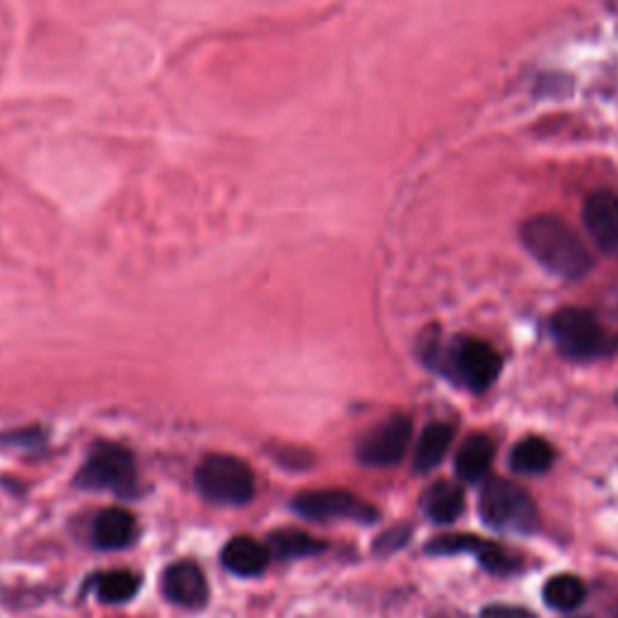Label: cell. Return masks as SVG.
Instances as JSON below:
<instances>
[{
    "label": "cell",
    "mask_w": 618,
    "mask_h": 618,
    "mask_svg": "<svg viewBox=\"0 0 618 618\" xmlns=\"http://www.w3.org/2000/svg\"><path fill=\"white\" fill-rule=\"evenodd\" d=\"M524 250L546 271L566 280H580L590 274L592 256L580 234L556 216H534L520 228Z\"/></svg>",
    "instance_id": "cell-1"
},
{
    "label": "cell",
    "mask_w": 618,
    "mask_h": 618,
    "mask_svg": "<svg viewBox=\"0 0 618 618\" xmlns=\"http://www.w3.org/2000/svg\"><path fill=\"white\" fill-rule=\"evenodd\" d=\"M550 336L568 361L590 363L616 353L618 336L611 334L592 312L566 307L550 319Z\"/></svg>",
    "instance_id": "cell-2"
},
{
    "label": "cell",
    "mask_w": 618,
    "mask_h": 618,
    "mask_svg": "<svg viewBox=\"0 0 618 618\" xmlns=\"http://www.w3.org/2000/svg\"><path fill=\"white\" fill-rule=\"evenodd\" d=\"M478 514L496 532L530 534L538 526L534 498L520 483H512L508 478H488L483 483Z\"/></svg>",
    "instance_id": "cell-3"
},
{
    "label": "cell",
    "mask_w": 618,
    "mask_h": 618,
    "mask_svg": "<svg viewBox=\"0 0 618 618\" xmlns=\"http://www.w3.org/2000/svg\"><path fill=\"white\" fill-rule=\"evenodd\" d=\"M437 369L455 379L457 385L466 387L469 391H486L493 381L500 377L502 369V358L490 343L481 339H471V336H462L440 358L431 361Z\"/></svg>",
    "instance_id": "cell-4"
},
{
    "label": "cell",
    "mask_w": 618,
    "mask_h": 618,
    "mask_svg": "<svg viewBox=\"0 0 618 618\" xmlns=\"http://www.w3.org/2000/svg\"><path fill=\"white\" fill-rule=\"evenodd\" d=\"M194 483L201 496L210 502L240 508L256 493V478L252 466L240 457L210 455L198 464Z\"/></svg>",
    "instance_id": "cell-5"
},
{
    "label": "cell",
    "mask_w": 618,
    "mask_h": 618,
    "mask_svg": "<svg viewBox=\"0 0 618 618\" xmlns=\"http://www.w3.org/2000/svg\"><path fill=\"white\" fill-rule=\"evenodd\" d=\"M136 459L126 447L99 443L87 455L85 464L75 476V486L85 490H107L123 496L136 486Z\"/></svg>",
    "instance_id": "cell-6"
},
{
    "label": "cell",
    "mask_w": 618,
    "mask_h": 618,
    "mask_svg": "<svg viewBox=\"0 0 618 618\" xmlns=\"http://www.w3.org/2000/svg\"><path fill=\"white\" fill-rule=\"evenodd\" d=\"M290 510L310 522L353 520L361 524H373L379 520V512L373 505L341 488L300 493V496L292 498Z\"/></svg>",
    "instance_id": "cell-7"
},
{
    "label": "cell",
    "mask_w": 618,
    "mask_h": 618,
    "mask_svg": "<svg viewBox=\"0 0 618 618\" xmlns=\"http://www.w3.org/2000/svg\"><path fill=\"white\" fill-rule=\"evenodd\" d=\"M413 423L409 415H391L369 431L358 445V462L375 469L397 466L409 452Z\"/></svg>",
    "instance_id": "cell-8"
},
{
    "label": "cell",
    "mask_w": 618,
    "mask_h": 618,
    "mask_svg": "<svg viewBox=\"0 0 618 618\" xmlns=\"http://www.w3.org/2000/svg\"><path fill=\"white\" fill-rule=\"evenodd\" d=\"M582 220L592 242L604 254L618 256V194L614 191H594L582 208Z\"/></svg>",
    "instance_id": "cell-9"
},
{
    "label": "cell",
    "mask_w": 618,
    "mask_h": 618,
    "mask_svg": "<svg viewBox=\"0 0 618 618\" xmlns=\"http://www.w3.org/2000/svg\"><path fill=\"white\" fill-rule=\"evenodd\" d=\"M165 597L184 609H198L208 602V580L196 564L191 560H179L170 566L162 575Z\"/></svg>",
    "instance_id": "cell-10"
},
{
    "label": "cell",
    "mask_w": 618,
    "mask_h": 618,
    "mask_svg": "<svg viewBox=\"0 0 618 618\" xmlns=\"http://www.w3.org/2000/svg\"><path fill=\"white\" fill-rule=\"evenodd\" d=\"M271 558V548L252 536H234L220 554L225 570L238 578H258L266 572Z\"/></svg>",
    "instance_id": "cell-11"
},
{
    "label": "cell",
    "mask_w": 618,
    "mask_h": 618,
    "mask_svg": "<svg viewBox=\"0 0 618 618\" xmlns=\"http://www.w3.org/2000/svg\"><path fill=\"white\" fill-rule=\"evenodd\" d=\"M493 457H496V445L488 435L474 433L459 447L455 457V471L462 483H478L488 476Z\"/></svg>",
    "instance_id": "cell-12"
},
{
    "label": "cell",
    "mask_w": 618,
    "mask_h": 618,
    "mask_svg": "<svg viewBox=\"0 0 618 618\" xmlns=\"http://www.w3.org/2000/svg\"><path fill=\"white\" fill-rule=\"evenodd\" d=\"M464 505H466L464 488L459 486V483H449V481L433 483L421 498V508L425 517L435 524H452L455 520H459V514L464 512Z\"/></svg>",
    "instance_id": "cell-13"
},
{
    "label": "cell",
    "mask_w": 618,
    "mask_h": 618,
    "mask_svg": "<svg viewBox=\"0 0 618 618\" xmlns=\"http://www.w3.org/2000/svg\"><path fill=\"white\" fill-rule=\"evenodd\" d=\"M133 536H136V517L123 508H109L99 512L93 524V542L97 548H126L133 544Z\"/></svg>",
    "instance_id": "cell-14"
},
{
    "label": "cell",
    "mask_w": 618,
    "mask_h": 618,
    "mask_svg": "<svg viewBox=\"0 0 618 618\" xmlns=\"http://www.w3.org/2000/svg\"><path fill=\"white\" fill-rule=\"evenodd\" d=\"M455 443V428L449 423H431L415 443L413 452V469L419 474H428V471L443 464L445 455L449 452V445Z\"/></svg>",
    "instance_id": "cell-15"
},
{
    "label": "cell",
    "mask_w": 618,
    "mask_h": 618,
    "mask_svg": "<svg viewBox=\"0 0 618 618\" xmlns=\"http://www.w3.org/2000/svg\"><path fill=\"white\" fill-rule=\"evenodd\" d=\"M556 452L544 437H524V440L517 443L510 452V466L517 474L524 476H538L554 464Z\"/></svg>",
    "instance_id": "cell-16"
},
{
    "label": "cell",
    "mask_w": 618,
    "mask_h": 618,
    "mask_svg": "<svg viewBox=\"0 0 618 618\" xmlns=\"http://www.w3.org/2000/svg\"><path fill=\"white\" fill-rule=\"evenodd\" d=\"M587 599V587L578 575H554L544 584V602L554 611H575Z\"/></svg>",
    "instance_id": "cell-17"
},
{
    "label": "cell",
    "mask_w": 618,
    "mask_h": 618,
    "mask_svg": "<svg viewBox=\"0 0 618 618\" xmlns=\"http://www.w3.org/2000/svg\"><path fill=\"white\" fill-rule=\"evenodd\" d=\"M266 546L271 548V556H276L280 560L314 556V554H319V550L327 548L322 542H317V538L305 534V532H300V530L274 532L271 536H268Z\"/></svg>",
    "instance_id": "cell-18"
},
{
    "label": "cell",
    "mask_w": 618,
    "mask_h": 618,
    "mask_svg": "<svg viewBox=\"0 0 618 618\" xmlns=\"http://www.w3.org/2000/svg\"><path fill=\"white\" fill-rule=\"evenodd\" d=\"M141 590V578L131 570H109L95 580V592L99 602L123 604L133 599Z\"/></svg>",
    "instance_id": "cell-19"
},
{
    "label": "cell",
    "mask_w": 618,
    "mask_h": 618,
    "mask_svg": "<svg viewBox=\"0 0 618 618\" xmlns=\"http://www.w3.org/2000/svg\"><path fill=\"white\" fill-rule=\"evenodd\" d=\"M413 530L407 524H397V526H391V530H387L385 534H379L377 536V542H375V554L379 556H391V554H397V550H401L403 546L409 544V538H411Z\"/></svg>",
    "instance_id": "cell-20"
},
{
    "label": "cell",
    "mask_w": 618,
    "mask_h": 618,
    "mask_svg": "<svg viewBox=\"0 0 618 618\" xmlns=\"http://www.w3.org/2000/svg\"><path fill=\"white\" fill-rule=\"evenodd\" d=\"M481 618H534L530 611L520 609V606H502L493 604L481 611Z\"/></svg>",
    "instance_id": "cell-21"
},
{
    "label": "cell",
    "mask_w": 618,
    "mask_h": 618,
    "mask_svg": "<svg viewBox=\"0 0 618 618\" xmlns=\"http://www.w3.org/2000/svg\"><path fill=\"white\" fill-rule=\"evenodd\" d=\"M616 403H618V395H616Z\"/></svg>",
    "instance_id": "cell-22"
},
{
    "label": "cell",
    "mask_w": 618,
    "mask_h": 618,
    "mask_svg": "<svg viewBox=\"0 0 618 618\" xmlns=\"http://www.w3.org/2000/svg\"><path fill=\"white\" fill-rule=\"evenodd\" d=\"M616 616H618V614H616Z\"/></svg>",
    "instance_id": "cell-23"
}]
</instances>
